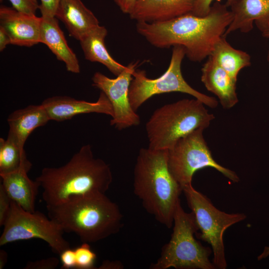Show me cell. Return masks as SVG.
<instances>
[{"label": "cell", "mask_w": 269, "mask_h": 269, "mask_svg": "<svg viewBox=\"0 0 269 269\" xmlns=\"http://www.w3.org/2000/svg\"><path fill=\"white\" fill-rule=\"evenodd\" d=\"M233 18L226 4L216 0L204 16L189 13L163 21H137L136 29L153 46H183L189 60L200 62L210 55Z\"/></svg>", "instance_id": "obj_1"}, {"label": "cell", "mask_w": 269, "mask_h": 269, "mask_svg": "<svg viewBox=\"0 0 269 269\" xmlns=\"http://www.w3.org/2000/svg\"><path fill=\"white\" fill-rule=\"evenodd\" d=\"M43 189L46 206L61 204L70 197L88 193H106L113 181L111 168L96 158L90 144L81 147L69 161L58 167H45L36 178Z\"/></svg>", "instance_id": "obj_2"}, {"label": "cell", "mask_w": 269, "mask_h": 269, "mask_svg": "<svg viewBox=\"0 0 269 269\" xmlns=\"http://www.w3.org/2000/svg\"><path fill=\"white\" fill-rule=\"evenodd\" d=\"M48 216L64 232L76 234L82 243H96L118 233L123 227L119 206L106 193L70 197L56 205L46 206Z\"/></svg>", "instance_id": "obj_3"}, {"label": "cell", "mask_w": 269, "mask_h": 269, "mask_svg": "<svg viewBox=\"0 0 269 269\" xmlns=\"http://www.w3.org/2000/svg\"><path fill=\"white\" fill-rule=\"evenodd\" d=\"M167 155V149L141 148L134 167L133 188L146 211L170 228L182 189L169 171Z\"/></svg>", "instance_id": "obj_4"}, {"label": "cell", "mask_w": 269, "mask_h": 269, "mask_svg": "<svg viewBox=\"0 0 269 269\" xmlns=\"http://www.w3.org/2000/svg\"><path fill=\"white\" fill-rule=\"evenodd\" d=\"M204 105L195 98L184 99L155 110L145 125L148 147L168 149L180 138L207 128L215 117Z\"/></svg>", "instance_id": "obj_5"}, {"label": "cell", "mask_w": 269, "mask_h": 269, "mask_svg": "<svg viewBox=\"0 0 269 269\" xmlns=\"http://www.w3.org/2000/svg\"><path fill=\"white\" fill-rule=\"evenodd\" d=\"M173 232L169 241L162 248L159 257L151 269H214L209 257L212 249L205 247L194 238L198 230L192 212H186L178 203L173 218Z\"/></svg>", "instance_id": "obj_6"}, {"label": "cell", "mask_w": 269, "mask_h": 269, "mask_svg": "<svg viewBox=\"0 0 269 269\" xmlns=\"http://www.w3.org/2000/svg\"><path fill=\"white\" fill-rule=\"evenodd\" d=\"M185 56V50L183 46H173L167 69L157 78H148L144 70H135L134 71L129 88V98L131 105L135 112L152 96L175 92L190 95L200 101L205 106L211 108L218 106V102L214 97L194 89L184 79L181 67Z\"/></svg>", "instance_id": "obj_7"}, {"label": "cell", "mask_w": 269, "mask_h": 269, "mask_svg": "<svg viewBox=\"0 0 269 269\" xmlns=\"http://www.w3.org/2000/svg\"><path fill=\"white\" fill-rule=\"evenodd\" d=\"M182 192L200 231L197 237L211 245L213 254L212 263L216 269H226L224 233L232 225L245 220L246 215L240 213L229 214L219 210L192 184L184 187Z\"/></svg>", "instance_id": "obj_8"}, {"label": "cell", "mask_w": 269, "mask_h": 269, "mask_svg": "<svg viewBox=\"0 0 269 269\" xmlns=\"http://www.w3.org/2000/svg\"><path fill=\"white\" fill-rule=\"evenodd\" d=\"M203 129H197L180 138L167 149L170 172L183 188L192 184L194 174L198 170L212 167L234 183L240 178L236 173L225 167L213 158L203 136Z\"/></svg>", "instance_id": "obj_9"}, {"label": "cell", "mask_w": 269, "mask_h": 269, "mask_svg": "<svg viewBox=\"0 0 269 269\" xmlns=\"http://www.w3.org/2000/svg\"><path fill=\"white\" fill-rule=\"evenodd\" d=\"M3 226L0 237L1 246L21 240L39 239L59 255L70 247L63 236L64 231L55 222L39 211H26L12 200Z\"/></svg>", "instance_id": "obj_10"}, {"label": "cell", "mask_w": 269, "mask_h": 269, "mask_svg": "<svg viewBox=\"0 0 269 269\" xmlns=\"http://www.w3.org/2000/svg\"><path fill=\"white\" fill-rule=\"evenodd\" d=\"M138 63H131L116 78H110L99 72L92 78V85L105 93L114 111L110 125L120 131L140 124V118L132 107L129 91L133 73Z\"/></svg>", "instance_id": "obj_11"}, {"label": "cell", "mask_w": 269, "mask_h": 269, "mask_svg": "<svg viewBox=\"0 0 269 269\" xmlns=\"http://www.w3.org/2000/svg\"><path fill=\"white\" fill-rule=\"evenodd\" d=\"M46 110L50 120L61 122L71 119L73 117L91 113L114 116L112 105L103 92L98 100L90 102L76 100L65 96H57L45 99L41 104Z\"/></svg>", "instance_id": "obj_12"}, {"label": "cell", "mask_w": 269, "mask_h": 269, "mask_svg": "<svg viewBox=\"0 0 269 269\" xmlns=\"http://www.w3.org/2000/svg\"><path fill=\"white\" fill-rule=\"evenodd\" d=\"M41 17L20 12L12 7H0V26L6 31L10 44L31 47L40 43Z\"/></svg>", "instance_id": "obj_13"}, {"label": "cell", "mask_w": 269, "mask_h": 269, "mask_svg": "<svg viewBox=\"0 0 269 269\" xmlns=\"http://www.w3.org/2000/svg\"><path fill=\"white\" fill-rule=\"evenodd\" d=\"M233 18L224 35L237 30L248 33L255 23L262 32L269 27V0H238L231 7Z\"/></svg>", "instance_id": "obj_14"}, {"label": "cell", "mask_w": 269, "mask_h": 269, "mask_svg": "<svg viewBox=\"0 0 269 269\" xmlns=\"http://www.w3.org/2000/svg\"><path fill=\"white\" fill-rule=\"evenodd\" d=\"M196 0H139L129 13L131 19L163 21L191 13Z\"/></svg>", "instance_id": "obj_15"}, {"label": "cell", "mask_w": 269, "mask_h": 269, "mask_svg": "<svg viewBox=\"0 0 269 269\" xmlns=\"http://www.w3.org/2000/svg\"><path fill=\"white\" fill-rule=\"evenodd\" d=\"M201 80L207 90L218 97L224 109H231L238 103L237 82L211 56L202 66Z\"/></svg>", "instance_id": "obj_16"}, {"label": "cell", "mask_w": 269, "mask_h": 269, "mask_svg": "<svg viewBox=\"0 0 269 269\" xmlns=\"http://www.w3.org/2000/svg\"><path fill=\"white\" fill-rule=\"evenodd\" d=\"M41 104L29 105L12 112L8 117L9 126L7 138L24 149L26 140L36 128L46 125L50 121Z\"/></svg>", "instance_id": "obj_17"}, {"label": "cell", "mask_w": 269, "mask_h": 269, "mask_svg": "<svg viewBox=\"0 0 269 269\" xmlns=\"http://www.w3.org/2000/svg\"><path fill=\"white\" fill-rule=\"evenodd\" d=\"M55 17L64 24L69 34L78 40L99 25L94 14L81 0H61Z\"/></svg>", "instance_id": "obj_18"}, {"label": "cell", "mask_w": 269, "mask_h": 269, "mask_svg": "<svg viewBox=\"0 0 269 269\" xmlns=\"http://www.w3.org/2000/svg\"><path fill=\"white\" fill-rule=\"evenodd\" d=\"M41 17L40 43L46 45L57 59L63 62L68 71L79 73L80 71L78 59L70 48L56 17Z\"/></svg>", "instance_id": "obj_19"}, {"label": "cell", "mask_w": 269, "mask_h": 269, "mask_svg": "<svg viewBox=\"0 0 269 269\" xmlns=\"http://www.w3.org/2000/svg\"><path fill=\"white\" fill-rule=\"evenodd\" d=\"M28 171L21 169L1 175L0 183L10 199L24 210L34 212L36 196L40 187L36 181L31 180L27 175Z\"/></svg>", "instance_id": "obj_20"}, {"label": "cell", "mask_w": 269, "mask_h": 269, "mask_svg": "<svg viewBox=\"0 0 269 269\" xmlns=\"http://www.w3.org/2000/svg\"><path fill=\"white\" fill-rule=\"evenodd\" d=\"M107 33L106 27L99 25L87 32L79 41L87 60L100 63L118 76L127 66L116 61L109 53L105 44Z\"/></svg>", "instance_id": "obj_21"}, {"label": "cell", "mask_w": 269, "mask_h": 269, "mask_svg": "<svg viewBox=\"0 0 269 269\" xmlns=\"http://www.w3.org/2000/svg\"><path fill=\"white\" fill-rule=\"evenodd\" d=\"M210 56L236 82L240 71L251 65V56L246 52L234 48L224 35L217 41Z\"/></svg>", "instance_id": "obj_22"}, {"label": "cell", "mask_w": 269, "mask_h": 269, "mask_svg": "<svg viewBox=\"0 0 269 269\" xmlns=\"http://www.w3.org/2000/svg\"><path fill=\"white\" fill-rule=\"evenodd\" d=\"M31 166L24 149L7 137L0 138V175L21 169L29 171Z\"/></svg>", "instance_id": "obj_23"}, {"label": "cell", "mask_w": 269, "mask_h": 269, "mask_svg": "<svg viewBox=\"0 0 269 269\" xmlns=\"http://www.w3.org/2000/svg\"><path fill=\"white\" fill-rule=\"evenodd\" d=\"M74 250L76 258L75 269H96L95 264L97 255L91 250L89 243H83Z\"/></svg>", "instance_id": "obj_24"}, {"label": "cell", "mask_w": 269, "mask_h": 269, "mask_svg": "<svg viewBox=\"0 0 269 269\" xmlns=\"http://www.w3.org/2000/svg\"><path fill=\"white\" fill-rule=\"evenodd\" d=\"M15 10L29 15H35L40 4L37 0H9Z\"/></svg>", "instance_id": "obj_25"}, {"label": "cell", "mask_w": 269, "mask_h": 269, "mask_svg": "<svg viewBox=\"0 0 269 269\" xmlns=\"http://www.w3.org/2000/svg\"><path fill=\"white\" fill-rule=\"evenodd\" d=\"M214 0H196L193 9L191 12L192 14L198 16H204L210 10L212 3ZM238 0H227L226 5L229 8L231 7Z\"/></svg>", "instance_id": "obj_26"}, {"label": "cell", "mask_w": 269, "mask_h": 269, "mask_svg": "<svg viewBox=\"0 0 269 269\" xmlns=\"http://www.w3.org/2000/svg\"><path fill=\"white\" fill-rule=\"evenodd\" d=\"M11 200L0 184V226H3L11 206Z\"/></svg>", "instance_id": "obj_27"}, {"label": "cell", "mask_w": 269, "mask_h": 269, "mask_svg": "<svg viewBox=\"0 0 269 269\" xmlns=\"http://www.w3.org/2000/svg\"><path fill=\"white\" fill-rule=\"evenodd\" d=\"M39 10L42 18L55 17L59 3L61 0H40Z\"/></svg>", "instance_id": "obj_28"}, {"label": "cell", "mask_w": 269, "mask_h": 269, "mask_svg": "<svg viewBox=\"0 0 269 269\" xmlns=\"http://www.w3.org/2000/svg\"><path fill=\"white\" fill-rule=\"evenodd\" d=\"M59 259L51 257L41 259L34 262L27 263L24 268L25 269H54L58 265Z\"/></svg>", "instance_id": "obj_29"}, {"label": "cell", "mask_w": 269, "mask_h": 269, "mask_svg": "<svg viewBox=\"0 0 269 269\" xmlns=\"http://www.w3.org/2000/svg\"><path fill=\"white\" fill-rule=\"evenodd\" d=\"M60 259L62 264L61 269H75L76 258L75 250L70 248L64 250L60 255Z\"/></svg>", "instance_id": "obj_30"}, {"label": "cell", "mask_w": 269, "mask_h": 269, "mask_svg": "<svg viewBox=\"0 0 269 269\" xmlns=\"http://www.w3.org/2000/svg\"><path fill=\"white\" fill-rule=\"evenodd\" d=\"M139 0H114L116 4L124 13L129 14Z\"/></svg>", "instance_id": "obj_31"}, {"label": "cell", "mask_w": 269, "mask_h": 269, "mask_svg": "<svg viewBox=\"0 0 269 269\" xmlns=\"http://www.w3.org/2000/svg\"><path fill=\"white\" fill-rule=\"evenodd\" d=\"M123 264L119 261H104L101 265L98 268L99 269H123Z\"/></svg>", "instance_id": "obj_32"}, {"label": "cell", "mask_w": 269, "mask_h": 269, "mask_svg": "<svg viewBox=\"0 0 269 269\" xmlns=\"http://www.w3.org/2000/svg\"><path fill=\"white\" fill-rule=\"evenodd\" d=\"M9 44H10L9 36L4 29L0 26V51H3Z\"/></svg>", "instance_id": "obj_33"}, {"label": "cell", "mask_w": 269, "mask_h": 269, "mask_svg": "<svg viewBox=\"0 0 269 269\" xmlns=\"http://www.w3.org/2000/svg\"><path fill=\"white\" fill-rule=\"evenodd\" d=\"M7 260V253L4 250H0V269H2L4 268L6 264Z\"/></svg>", "instance_id": "obj_34"}, {"label": "cell", "mask_w": 269, "mask_h": 269, "mask_svg": "<svg viewBox=\"0 0 269 269\" xmlns=\"http://www.w3.org/2000/svg\"><path fill=\"white\" fill-rule=\"evenodd\" d=\"M269 256V247H266L258 257V260H263Z\"/></svg>", "instance_id": "obj_35"}, {"label": "cell", "mask_w": 269, "mask_h": 269, "mask_svg": "<svg viewBox=\"0 0 269 269\" xmlns=\"http://www.w3.org/2000/svg\"><path fill=\"white\" fill-rule=\"evenodd\" d=\"M262 35L265 38H269V27L262 32Z\"/></svg>", "instance_id": "obj_36"}, {"label": "cell", "mask_w": 269, "mask_h": 269, "mask_svg": "<svg viewBox=\"0 0 269 269\" xmlns=\"http://www.w3.org/2000/svg\"><path fill=\"white\" fill-rule=\"evenodd\" d=\"M267 62H268V65H269V49L268 50V52H267Z\"/></svg>", "instance_id": "obj_37"}]
</instances>
